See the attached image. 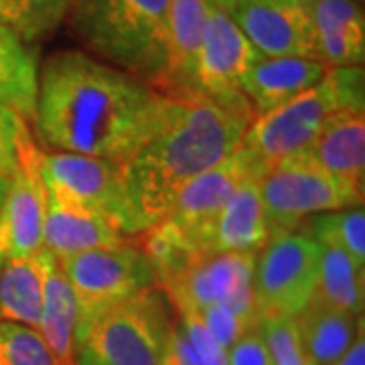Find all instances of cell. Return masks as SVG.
I'll use <instances>...</instances> for the list:
<instances>
[{
  "mask_svg": "<svg viewBox=\"0 0 365 365\" xmlns=\"http://www.w3.org/2000/svg\"><path fill=\"white\" fill-rule=\"evenodd\" d=\"M167 96L83 51H59L39 71L41 150L124 165L155 130Z\"/></svg>",
  "mask_w": 365,
  "mask_h": 365,
  "instance_id": "obj_1",
  "label": "cell"
},
{
  "mask_svg": "<svg viewBox=\"0 0 365 365\" xmlns=\"http://www.w3.org/2000/svg\"><path fill=\"white\" fill-rule=\"evenodd\" d=\"M256 112L205 96H167L155 130L122 165L132 211L144 235L189 182L242 146Z\"/></svg>",
  "mask_w": 365,
  "mask_h": 365,
  "instance_id": "obj_2",
  "label": "cell"
},
{
  "mask_svg": "<svg viewBox=\"0 0 365 365\" xmlns=\"http://www.w3.org/2000/svg\"><path fill=\"white\" fill-rule=\"evenodd\" d=\"M266 169L260 158L240 146L182 189L169 213L144 234L143 250L155 266L158 287L191 260L211 254L215 225L227 199L246 179L262 177Z\"/></svg>",
  "mask_w": 365,
  "mask_h": 365,
  "instance_id": "obj_3",
  "label": "cell"
},
{
  "mask_svg": "<svg viewBox=\"0 0 365 365\" xmlns=\"http://www.w3.org/2000/svg\"><path fill=\"white\" fill-rule=\"evenodd\" d=\"M67 16L88 55L157 90L167 61L169 0H73Z\"/></svg>",
  "mask_w": 365,
  "mask_h": 365,
  "instance_id": "obj_4",
  "label": "cell"
},
{
  "mask_svg": "<svg viewBox=\"0 0 365 365\" xmlns=\"http://www.w3.org/2000/svg\"><path fill=\"white\" fill-rule=\"evenodd\" d=\"M364 67H329L325 78L287 104L256 114L244 134L246 146L266 167L307 150L325 120L339 110H364Z\"/></svg>",
  "mask_w": 365,
  "mask_h": 365,
  "instance_id": "obj_5",
  "label": "cell"
},
{
  "mask_svg": "<svg viewBox=\"0 0 365 365\" xmlns=\"http://www.w3.org/2000/svg\"><path fill=\"white\" fill-rule=\"evenodd\" d=\"M270 237L297 232L309 217L361 207L364 189L325 169L309 150L276 160L260 177Z\"/></svg>",
  "mask_w": 365,
  "mask_h": 365,
  "instance_id": "obj_6",
  "label": "cell"
},
{
  "mask_svg": "<svg viewBox=\"0 0 365 365\" xmlns=\"http://www.w3.org/2000/svg\"><path fill=\"white\" fill-rule=\"evenodd\" d=\"M170 302L160 288L98 319L76 345V365H163L170 331Z\"/></svg>",
  "mask_w": 365,
  "mask_h": 365,
  "instance_id": "obj_7",
  "label": "cell"
},
{
  "mask_svg": "<svg viewBox=\"0 0 365 365\" xmlns=\"http://www.w3.org/2000/svg\"><path fill=\"white\" fill-rule=\"evenodd\" d=\"M78 302L76 345L104 314L158 288L157 272L143 246L122 244L116 248L91 250L61 260Z\"/></svg>",
  "mask_w": 365,
  "mask_h": 365,
  "instance_id": "obj_8",
  "label": "cell"
},
{
  "mask_svg": "<svg viewBox=\"0 0 365 365\" xmlns=\"http://www.w3.org/2000/svg\"><path fill=\"white\" fill-rule=\"evenodd\" d=\"M39 170L51 197L104 220L126 237L140 235L122 165L39 148Z\"/></svg>",
  "mask_w": 365,
  "mask_h": 365,
  "instance_id": "obj_9",
  "label": "cell"
},
{
  "mask_svg": "<svg viewBox=\"0 0 365 365\" xmlns=\"http://www.w3.org/2000/svg\"><path fill=\"white\" fill-rule=\"evenodd\" d=\"M321 248L302 232L272 235L258 252L252 292L260 313L294 317L319 284Z\"/></svg>",
  "mask_w": 365,
  "mask_h": 365,
  "instance_id": "obj_10",
  "label": "cell"
},
{
  "mask_svg": "<svg viewBox=\"0 0 365 365\" xmlns=\"http://www.w3.org/2000/svg\"><path fill=\"white\" fill-rule=\"evenodd\" d=\"M256 258L254 252L205 254L158 288L179 314H201L215 304H232L240 311L260 314L252 292Z\"/></svg>",
  "mask_w": 365,
  "mask_h": 365,
  "instance_id": "obj_11",
  "label": "cell"
},
{
  "mask_svg": "<svg viewBox=\"0 0 365 365\" xmlns=\"http://www.w3.org/2000/svg\"><path fill=\"white\" fill-rule=\"evenodd\" d=\"M260 57L232 16L211 4L197 59L195 91L222 104L252 108L242 83Z\"/></svg>",
  "mask_w": 365,
  "mask_h": 365,
  "instance_id": "obj_12",
  "label": "cell"
},
{
  "mask_svg": "<svg viewBox=\"0 0 365 365\" xmlns=\"http://www.w3.org/2000/svg\"><path fill=\"white\" fill-rule=\"evenodd\" d=\"M225 13L264 57L319 61L309 0H232Z\"/></svg>",
  "mask_w": 365,
  "mask_h": 365,
  "instance_id": "obj_13",
  "label": "cell"
},
{
  "mask_svg": "<svg viewBox=\"0 0 365 365\" xmlns=\"http://www.w3.org/2000/svg\"><path fill=\"white\" fill-rule=\"evenodd\" d=\"M47 187L39 170V146L26 143L0 207V260L29 258L43 248Z\"/></svg>",
  "mask_w": 365,
  "mask_h": 365,
  "instance_id": "obj_14",
  "label": "cell"
},
{
  "mask_svg": "<svg viewBox=\"0 0 365 365\" xmlns=\"http://www.w3.org/2000/svg\"><path fill=\"white\" fill-rule=\"evenodd\" d=\"M209 9L207 0H169L167 61L157 91L165 96H199L195 69Z\"/></svg>",
  "mask_w": 365,
  "mask_h": 365,
  "instance_id": "obj_15",
  "label": "cell"
},
{
  "mask_svg": "<svg viewBox=\"0 0 365 365\" xmlns=\"http://www.w3.org/2000/svg\"><path fill=\"white\" fill-rule=\"evenodd\" d=\"M317 57L327 67H357L365 57V16L357 0H309Z\"/></svg>",
  "mask_w": 365,
  "mask_h": 365,
  "instance_id": "obj_16",
  "label": "cell"
},
{
  "mask_svg": "<svg viewBox=\"0 0 365 365\" xmlns=\"http://www.w3.org/2000/svg\"><path fill=\"white\" fill-rule=\"evenodd\" d=\"M329 67L309 57H264L254 63L242 83V93L256 114L287 104L325 78Z\"/></svg>",
  "mask_w": 365,
  "mask_h": 365,
  "instance_id": "obj_17",
  "label": "cell"
},
{
  "mask_svg": "<svg viewBox=\"0 0 365 365\" xmlns=\"http://www.w3.org/2000/svg\"><path fill=\"white\" fill-rule=\"evenodd\" d=\"M43 268V300H41V337L63 365H76V329L78 302L67 280L61 260L49 250H39Z\"/></svg>",
  "mask_w": 365,
  "mask_h": 365,
  "instance_id": "obj_18",
  "label": "cell"
},
{
  "mask_svg": "<svg viewBox=\"0 0 365 365\" xmlns=\"http://www.w3.org/2000/svg\"><path fill=\"white\" fill-rule=\"evenodd\" d=\"M130 237L88 211L71 207L47 193V217L43 230V248L59 260L91 250L116 248L128 244Z\"/></svg>",
  "mask_w": 365,
  "mask_h": 365,
  "instance_id": "obj_19",
  "label": "cell"
},
{
  "mask_svg": "<svg viewBox=\"0 0 365 365\" xmlns=\"http://www.w3.org/2000/svg\"><path fill=\"white\" fill-rule=\"evenodd\" d=\"M302 349L313 365H331L364 331V314H353L313 294L294 314Z\"/></svg>",
  "mask_w": 365,
  "mask_h": 365,
  "instance_id": "obj_20",
  "label": "cell"
},
{
  "mask_svg": "<svg viewBox=\"0 0 365 365\" xmlns=\"http://www.w3.org/2000/svg\"><path fill=\"white\" fill-rule=\"evenodd\" d=\"M270 240V230L260 195V177H250L235 189L220 213L211 254L254 252L258 254Z\"/></svg>",
  "mask_w": 365,
  "mask_h": 365,
  "instance_id": "obj_21",
  "label": "cell"
},
{
  "mask_svg": "<svg viewBox=\"0 0 365 365\" xmlns=\"http://www.w3.org/2000/svg\"><path fill=\"white\" fill-rule=\"evenodd\" d=\"M325 169L364 189L365 114L339 110L327 118L313 144L307 148Z\"/></svg>",
  "mask_w": 365,
  "mask_h": 365,
  "instance_id": "obj_22",
  "label": "cell"
},
{
  "mask_svg": "<svg viewBox=\"0 0 365 365\" xmlns=\"http://www.w3.org/2000/svg\"><path fill=\"white\" fill-rule=\"evenodd\" d=\"M39 88V66L35 53L0 23V104L33 122Z\"/></svg>",
  "mask_w": 365,
  "mask_h": 365,
  "instance_id": "obj_23",
  "label": "cell"
},
{
  "mask_svg": "<svg viewBox=\"0 0 365 365\" xmlns=\"http://www.w3.org/2000/svg\"><path fill=\"white\" fill-rule=\"evenodd\" d=\"M43 268L39 252L0 264V321L39 329Z\"/></svg>",
  "mask_w": 365,
  "mask_h": 365,
  "instance_id": "obj_24",
  "label": "cell"
},
{
  "mask_svg": "<svg viewBox=\"0 0 365 365\" xmlns=\"http://www.w3.org/2000/svg\"><path fill=\"white\" fill-rule=\"evenodd\" d=\"M317 244L321 248V262L314 294L347 313L364 314V268H359L343 250L325 242Z\"/></svg>",
  "mask_w": 365,
  "mask_h": 365,
  "instance_id": "obj_25",
  "label": "cell"
},
{
  "mask_svg": "<svg viewBox=\"0 0 365 365\" xmlns=\"http://www.w3.org/2000/svg\"><path fill=\"white\" fill-rule=\"evenodd\" d=\"M73 0H0V23L23 43L53 35L66 21Z\"/></svg>",
  "mask_w": 365,
  "mask_h": 365,
  "instance_id": "obj_26",
  "label": "cell"
},
{
  "mask_svg": "<svg viewBox=\"0 0 365 365\" xmlns=\"http://www.w3.org/2000/svg\"><path fill=\"white\" fill-rule=\"evenodd\" d=\"M299 232L343 250L359 268H365V211L361 207L329 211L309 217Z\"/></svg>",
  "mask_w": 365,
  "mask_h": 365,
  "instance_id": "obj_27",
  "label": "cell"
},
{
  "mask_svg": "<svg viewBox=\"0 0 365 365\" xmlns=\"http://www.w3.org/2000/svg\"><path fill=\"white\" fill-rule=\"evenodd\" d=\"M0 365H63L37 329L0 321Z\"/></svg>",
  "mask_w": 365,
  "mask_h": 365,
  "instance_id": "obj_28",
  "label": "cell"
},
{
  "mask_svg": "<svg viewBox=\"0 0 365 365\" xmlns=\"http://www.w3.org/2000/svg\"><path fill=\"white\" fill-rule=\"evenodd\" d=\"M262 337L270 351L274 365H313L302 349L294 317L278 313H260Z\"/></svg>",
  "mask_w": 365,
  "mask_h": 365,
  "instance_id": "obj_29",
  "label": "cell"
},
{
  "mask_svg": "<svg viewBox=\"0 0 365 365\" xmlns=\"http://www.w3.org/2000/svg\"><path fill=\"white\" fill-rule=\"evenodd\" d=\"M31 140L33 136L25 118L9 106L0 104V175H13L21 158V150Z\"/></svg>",
  "mask_w": 365,
  "mask_h": 365,
  "instance_id": "obj_30",
  "label": "cell"
},
{
  "mask_svg": "<svg viewBox=\"0 0 365 365\" xmlns=\"http://www.w3.org/2000/svg\"><path fill=\"white\" fill-rule=\"evenodd\" d=\"M181 329L201 365H227V349L211 335L197 314H179Z\"/></svg>",
  "mask_w": 365,
  "mask_h": 365,
  "instance_id": "obj_31",
  "label": "cell"
},
{
  "mask_svg": "<svg viewBox=\"0 0 365 365\" xmlns=\"http://www.w3.org/2000/svg\"><path fill=\"white\" fill-rule=\"evenodd\" d=\"M227 365H274L260 327L250 329L227 349Z\"/></svg>",
  "mask_w": 365,
  "mask_h": 365,
  "instance_id": "obj_32",
  "label": "cell"
},
{
  "mask_svg": "<svg viewBox=\"0 0 365 365\" xmlns=\"http://www.w3.org/2000/svg\"><path fill=\"white\" fill-rule=\"evenodd\" d=\"M163 365H201L199 359H197L195 351H193V347L189 345V341L185 337V333H182L179 323L173 327V331H170Z\"/></svg>",
  "mask_w": 365,
  "mask_h": 365,
  "instance_id": "obj_33",
  "label": "cell"
},
{
  "mask_svg": "<svg viewBox=\"0 0 365 365\" xmlns=\"http://www.w3.org/2000/svg\"><path fill=\"white\" fill-rule=\"evenodd\" d=\"M331 365H365V337L364 331L357 335V339L353 341L351 347L341 355L339 359H335Z\"/></svg>",
  "mask_w": 365,
  "mask_h": 365,
  "instance_id": "obj_34",
  "label": "cell"
},
{
  "mask_svg": "<svg viewBox=\"0 0 365 365\" xmlns=\"http://www.w3.org/2000/svg\"><path fill=\"white\" fill-rule=\"evenodd\" d=\"M6 189H9V177L0 175V207H2L4 195H6Z\"/></svg>",
  "mask_w": 365,
  "mask_h": 365,
  "instance_id": "obj_35",
  "label": "cell"
},
{
  "mask_svg": "<svg viewBox=\"0 0 365 365\" xmlns=\"http://www.w3.org/2000/svg\"><path fill=\"white\" fill-rule=\"evenodd\" d=\"M207 2L213 4V6H217V9H222V11H227V6H230L232 0H207Z\"/></svg>",
  "mask_w": 365,
  "mask_h": 365,
  "instance_id": "obj_36",
  "label": "cell"
},
{
  "mask_svg": "<svg viewBox=\"0 0 365 365\" xmlns=\"http://www.w3.org/2000/svg\"><path fill=\"white\" fill-rule=\"evenodd\" d=\"M357 2H364V0H357Z\"/></svg>",
  "mask_w": 365,
  "mask_h": 365,
  "instance_id": "obj_37",
  "label": "cell"
},
{
  "mask_svg": "<svg viewBox=\"0 0 365 365\" xmlns=\"http://www.w3.org/2000/svg\"><path fill=\"white\" fill-rule=\"evenodd\" d=\"M0 264H2V260H0Z\"/></svg>",
  "mask_w": 365,
  "mask_h": 365,
  "instance_id": "obj_38",
  "label": "cell"
}]
</instances>
